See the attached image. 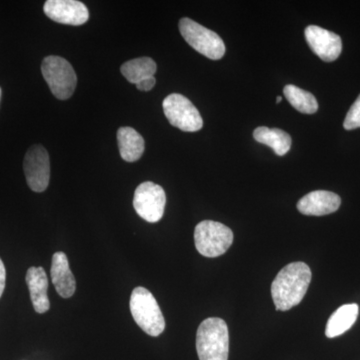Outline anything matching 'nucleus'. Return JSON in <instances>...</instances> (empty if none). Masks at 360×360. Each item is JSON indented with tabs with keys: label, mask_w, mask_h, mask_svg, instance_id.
Instances as JSON below:
<instances>
[{
	"label": "nucleus",
	"mask_w": 360,
	"mask_h": 360,
	"mask_svg": "<svg viewBox=\"0 0 360 360\" xmlns=\"http://www.w3.org/2000/svg\"><path fill=\"white\" fill-rule=\"evenodd\" d=\"M311 281V270L304 262H292L283 267L271 284V296L276 310L288 311L300 304Z\"/></svg>",
	"instance_id": "obj_1"
},
{
	"label": "nucleus",
	"mask_w": 360,
	"mask_h": 360,
	"mask_svg": "<svg viewBox=\"0 0 360 360\" xmlns=\"http://www.w3.org/2000/svg\"><path fill=\"white\" fill-rule=\"evenodd\" d=\"M196 350L200 360L229 359V328L224 319L210 317L201 322L196 335Z\"/></svg>",
	"instance_id": "obj_2"
},
{
	"label": "nucleus",
	"mask_w": 360,
	"mask_h": 360,
	"mask_svg": "<svg viewBox=\"0 0 360 360\" xmlns=\"http://www.w3.org/2000/svg\"><path fill=\"white\" fill-rule=\"evenodd\" d=\"M130 312L134 321L148 335L158 336L165 328V321L160 305L146 288H134L130 296Z\"/></svg>",
	"instance_id": "obj_3"
},
{
	"label": "nucleus",
	"mask_w": 360,
	"mask_h": 360,
	"mask_svg": "<svg viewBox=\"0 0 360 360\" xmlns=\"http://www.w3.org/2000/svg\"><path fill=\"white\" fill-rule=\"evenodd\" d=\"M195 248L205 257L224 255L233 243V232L226 225L212 220H203L194 231Z\"/></svg>",
	"instance_id": "obj_4"
},
{
	"label": "nucleus",
	"mask_w": 360,
	"mask_h": 360,
	"mask_svg": "<svg viewBox=\"0 0 360 360\" xmlns=\"http://www.w3.org/2000/svg\"><path fill=\"white\" fill-rule=\"evenodd\" d=\"M41 72L52 94L60 101L72 96L77 89V77L72 66L59 56H47L42 61Z\"/></svg>",
	"instance_id": "obj_5"
},
{
	"label": "nucleus",
	"mask_w": 360,
	"mask_h": 360,
	"mask_svg": "<svg viewBox=\"0 0 360 360\" xmlns=\"http://www.w3.org/2000/svg\"><path fill=\"white\" fill-rule=\"evenodd\" d=\"M179 32L187 44L206 58L219 60L224 56L225 45L219 35L191 18L180 20Z\"/></svg>",
	"instance_id": "obj_6"
},
{
	"label": "nucleus",
	"mask_w": 360,
	"mask_h": 360,
	"mask_svg": "<svg viewBox=\"0 0 360 360\" xmlns=\"http://www.w3.org/2000/svg\"><path fill=\"white\" fill-rule=\"evenodd\" d=\"M162 108L172 127L186 132H195L202 129L203 120L200 111L182 94L168 96L163 101Z\"/></svg>",
	"instance_id": "obj_7"
},
{
	"label": "nucleus",
	"mask_w": 360,
	"mask_h": 360,
	"mask_svg": "<svg viewBox=\"0 0 360 360\" xmlns=\"http://www.w3.org/2000/svg\"><path fill=\"white\" fill-rule=\"evenodd\" d=\"M167 205V194L158 184L146 181L137 186L134 198V207L137 214L146 221L155 224L162 219Z\"/></svg>",
	"instance_id": "obj_8"
},
{
	"label": "nucleus",
	"mask_w": 360,
	"mask_h": 360,
	"mask_svg": "<svg viewBox=\"0 0 360 360\" xmlns=\"http://www.w3.org/2000/svg\"><path fill=\"white\" fill-rule=\"evenodd\" d=\"M23 169L30 188L35 193L44 191L51 179V161L46 149L39 144L28 149Z\"/></svg>",
	"instance_id": "obj_9"
},
{
	"label": "nucleus",
	"mask_w": 360,
	"mask_h": 360,
	"mask_svg": "<svg viewBox=\"0 0 360 360\" xmlns=\"http://www.w3.org/2000/svg\"><path fill=\"white\" fill-rule=\"evenodd\" d=\"M304 34L311 51L322 60L331 63L340 58L342 51L340 35L316 25L307 26Z\"/></svg>",
	"instance_id": "obj_10"
},
{
	"label": "nucleus",
	"mask_w": 360,
	"mask_h": 360,
	"mask_svg": "<svg viewBox=\"0 0 360 360\" xmlns=\"http://www.w3.org/2000/svg\"><path fill=\"white\" fill-rule=\"evenodd\" d=\"M44 11L47 18L63 25H82L89 18L87 7L77 0H49Z\"/></svg>",
	"instance_id": "obj_11"
},
{
	"label": "nucleus",
	"mask_w": 360,
	"mask_h": 360,
	"mask_svg": "<svg viewBox=\"0 0 360 360\" xmlns=\"http://www.w3.org/2000/svg\"><path fill=\"white\" fill-rule=\"evenodd\" d=\"M340 205L341 200L338 194L331 191H315L300 198L297 210L304 215L322 217L335 212Z\"/></svg>",
	"instance_id": "obj_12"
},
{
	"label": "nucleus",
	"mask_w": 360,
	"mask_h": 360,
	"mask_svg": "<svg viewBox=\"0 0 360 360\" xmlns=\"http://www.w3.org/2000/svg\"><path fill=\"white\" fill-rule=\"evenodd\" d=\"M52 283L61 297L70 298L77 290V281L71 272L65 252H56L52 257L51 269Z\"/></svg>",
	"instance_id": "obj_13"
},
{
	"label": "nucleus",
	"mask_w": 360,
	"mask_h": 360,
	"mask_svg": "<svg viewBox=\"0 0 360 360\" xmlns=\"http://www.w3.org/2000/svg\"><path fill=\"white\" fill-rule=\"evenodd\" d=\"M26 283L30 290L33 309L37 314H44L51 307L47 290H49V278L42 267H30L26 272Z\"/></svg>",
	"instance_id": "obj_14"
},
{
	"label": "nucleus",
	"mask_w": 360,
	"mask_h": 360,
	"mask_svg": "<svg viewBox=\"0 0 360 360\" xmlns=\"http://www.w3.org/2000/svg\"><path fill=\"white\" fill-rule=\"evenodd\" d=\"M359 312V307L356 303L342 305L336 309L329 317L326 324V335L328 338H335L347 333L356 321Z\"/></svg>",
	"instance_id": "obj_15"
},
{
	"label": "nucleus",
	"mask_w": 360,
	"mask_h": 360,
	"mask_svg": "<svg viewBox=\"0 0 360 360\" xmlns=\"http://www.w3.org/2000/svg\"><path fill=\"white\" fill-rule=\"evenodd\" d=\"M118 148L122 160L134 162L144 153V139L136 130L131 127H120L117 131Z\"/></svg>",
	"instance_id": "obj_16"
},
{
	"label": "nucleus",
	"mask_w": 360,
	"mask_h": 360,
	"mask_svg": "<svg viewBox=\"0 0 360 360\" xmlns=\"http://www.w3.org/2000/svg\"><path fill=\"white\" fill-rule=\"evenodd\" d=\"M253 137L259 143L269 146L276 155H285L290 150L291 137L288 132L279 129L260 127L253 132Z\"/></svg>",
	"instance_id": "obj_17"
},
{
	"label": "nucleus",
	"mask_w": 360,
	"mask_h": 360,
	"mask_svg": "<svg viewBox=\"0 0 360 360\" xmlns=\"http://www.w3.org/2000/svg\"><path fill=\"white\" fill-rule=\"evenodd\" d=\"M158 66L153 59L141 58L132 59L123 63L120 71L123 77L127 78L130 84L136 85L146 78L153 77L155 75Z\"/></svg>",
	"instance_id": "obj_18"
},
{
	"label": "nucleus",
	"mask_w": 360,
	"mask_h": 360,
	"mask_svg": "<svg viewBox=\"0 0 360 360\" xmlns=\"http://www.w3.org/2000/svg\"><path fill=\"white\" fill-rule=\"evenodd\" d=\"M283 94L291 105L300 112L305 113V115H314L319 110V103H317L314 94L305 91L295 85H286L284 87Z\"/></svg>",
	"instance_id": "obj_19"
},
{
	"label": "nucleus",
	"mask_w": 360,
	"mask_h": 360,
	"mask_svg": "<svg viewBox=\"0 0 360 360\" xmlns=\"http://www.w3.org/2000/svg\"><path fill=\"white\" fill-rule=\"evenodd\" d=\"M343 127L347 130L359 129L360 127V94L356 101L352 104L349 111H348Z\"/></svg>",
	"instance_id": "obj_20"
},
{
	"label": "nucleus",
	"mask_w": 360,
	"mask_h": 360,
	"mask_svg": "<svg viewBox=\"0 0 360 360\" xmlns=\"http://www.w3.org/2000/svg\"><path fill=\"white\" fill-rule=\"evenodd\" d=\"M156 80L155 77L146 78V79L141 80V82L136 84L137 89L141 90V91H149L155 87Z\"/></svg>",
	"instance_id": "obj_21"
},
{
	"label": "nucleus",
	"mask_w": 360,
	"mask_h": 360,
	"mask_svg": "<svg viewBox=\"0 0 360 360\" xmlns=\"http://www.w3.org/2000/svg\"><path fill=\"white\" fill-rule=\"evenodd\" d=\"M6 270L4 266V262H2L1 258H0V297H1L2 293H4V288H6Z\"/></svg>",
	"instance_id": "obj_22"
},
{
	"label": "nucleus",
	"mask_w": 360,
	"mask_h": 360,
	"mask_svg": "<svg viewBox=\"0 0 360 360\" xmlns=\"http://www.w3.org/2000/svg\"><path fill=\"white\" fill-rule=\"evenodd\" d=\"M281 101H283V98H281V96L276 97V103H281Z\"/></svg>",
	"instance_id": "obj_23"
},
{
	"label": "nucleus",
	"mask_w": 360,
	"mask_h": 360,
	"mask_svg": "<svg viewBox=\"0 0 360 360\" xmlns=\"http://www.w3.org/2000/svg\"><path fill=\"white\" fill-rule=\"evenodd\" d=\"M0 99H1V89H0Z\"/></svg>",
	"instance_id": "obj_24"
}]
</instances>
